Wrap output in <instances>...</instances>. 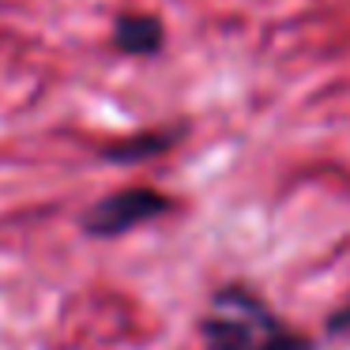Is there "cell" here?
<instances>
[{"label":"cell","instance_id":"obj_1","mask_svg":"<svg viewBox=\"0 0 350 350\" xmlns=\"http://www.w3.org/2000/svg\"><path fill=\"white\" fill-rule=\"evenodd\" d=\"M204 339L211 350H312L305 335L286 327L260 297L241 286L215 294L211 312L204 317Z\"/></svg>","mask_w":350,"mask_h":350},{"label":"cell","instance_id":"obj_4","mask_svg":"<svg viewBox=\"0 0 350 350\" xmlns=\"http://www.w3.org/2000/svg\"><path fill=\"white\" fill-rule=\"evenodd\" d=\"M170 139L166 136H147V139H136L132 147H124V151H113V159H147V154L162 151Z\"/></svg>","mask_w":350,"mask_h":350},{"label":"cell","instance_id":"obj_2","mask_svg":"<svg viewBox=\"0 0 350 350\" xmlns=\"http://www.w3.org/2000/svg\"><path fill=\"white\" fill-rule=\"evenodd\" d=\"M170 211V200L154 189H121L109 192L106 200L91 207L83 215V230L91 237H121L129 230L144 226V222L159 219V215Z\"/></svg>","mask_w":350,"mask_h":350},{"label":"cell","instance_id":"obj_3","mask_svg":"<svg viewBox=\"0 0 350 350\" xmlns=\"http://www.w3.org/2000/svg\"><path fill=\"white\" fill-rule=\"evenodd\" d=\"M113 42H117V49H124V53L151 57V53H159V49H162L166 31H162V23H159L154 16L136 12V16H121V19H117Z\"/></svg>","mask_w":350,"mask_h":350}]
</instances>
